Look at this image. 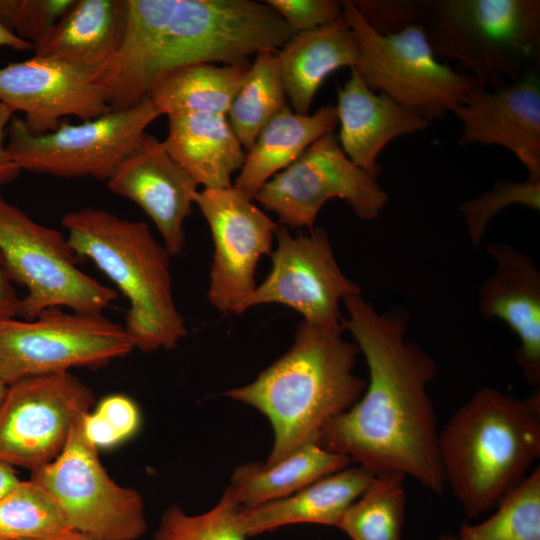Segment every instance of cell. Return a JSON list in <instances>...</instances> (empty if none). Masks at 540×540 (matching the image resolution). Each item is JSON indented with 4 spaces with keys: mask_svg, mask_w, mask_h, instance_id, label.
I'll use <instances>...</instances> for the list:
<instances>
[{
    "mask_svg": "<svg viewBox=\"0 0 540 540\" xmlns=\"http://www.w3.org/2000/svg\"><path fill=\"white\" fill-rule=\"evenodd\" d=\"M348 330L365 358L369 379L357 402L332 419L316 444L344 454L374 475L399 474L441 495L436 413L428 386L434 359L406 338L403 309L377 311L361 294L346 297Z\"/></svg>",
    "mask_w": 540,
    "mask_h": 540,
    "instance_id": "6da1fadb",
    "label": "cell"
},
{
    "mask_svg": "<svg viewBox=\"0 0 540 540\" xmlns=\"http://www.w3.org/2000/svg\"><path fill=\"white\" fill-rule=\"evenodd\" d=\"M119 50L97 74L111 111L132 108L170 73L199 63H249L296 33L266 2L126 0Z\"/></svg>",
    "mask_w": 540,
    "mask_h": 540,
    "instance_id": "7a4b0ae2",
    "label": "cell"
},
{
    "mask_svg": "<svg viewBox=\"0 0 540 540\" xmlns=\"http://www.w3.org/2000/svg\"><path fill=\"white\" fill-rule=\"evenodd\" d=\"M344 331L300 321L284 355L253 382L224 393L269 419L275 440L265 463L315 443L321 430L363 394L366 380L354 373L359 350Z\"/></svg>",
    "mask_w": 540,
    "mask_h": 540,
    "instance_id": "3957f363",
    "label": "cell"
},
{
    "mask_svg": "<svg viewBox=\"0 0 540 540\" xmlns=\"http://www.w3.org/2000/svg\"><path fill=\"white\" fill-rule=\"evenodd\" d=\"M445 486L471 518L495 508L540 456V393L481 387L439 430Z\"/></svg>",
    "mask_w": 540,
    "mask_h": 540,
    "instance_id": "277c9868",
    "label": "cell"
},
{
    "mask_svg": "<svg viewBox=\"0 0 540 540\" xmlns=\"http://www.w3.org/2000/svg\"><path fill=\"white\" fill-rule=\"evenodd\" d=\"M61 224L76 255L91 260L128 300L123 326L133 347L173 349L187 330L173 297L171 255L148 225L91 207L67 212Z\"/></svg>",
    "mask_w": 540,
    "mask_h": 540,
    "instance_id": "5b68a950",
    "label": "cell"
},
{
    "mask_svg": "<svg viewBox=\"0 0 540 540\" xmlns=\"http://www.w3.org/2000/svg\"><path fill=\"white\" fill-rule=\"evenodd\" d=\"M424 29L436 55L494 88L528 71L540 43L539 0H431Z\"/></svg>",
    "mask_w": 540,
    "mask_h": 540,
    "instance_id": "8992f818",
    "label": "cell"
},
{
    "mask_svg": "<svg viewBox=\"0 0 540 540\" xmlns=\"http://www.w3.org/2000/svg\"><path fill=\"white\" fill-rule=\"evenodd\" d=\"M341 5L359 47V59L353 68L373 91L386 94L431 121L463 103L478 85L471 75L459 73L437 59L423 26L380 34L352 1H341Z\"/></svg>",
    "mask_w": 540,
    "mask_h": 540,
    "instance_id": "52a82bcc",
    "label": "cell"
},
{
    "mask_svg": "<svg viewBox=\"0 0 540 540\" xmlns=\"http://www.w3.org/2000/svg\"><path fill=\"white\" fill-rule=\"evenodd\" d=\"M0 253L12 280L26 289L20 317L34 319L52 307L102 314L117 292L77 266L67 237L39 224L0 192Z\"/></svg>",
    "mask_w": 540,
    "mask_h": 540,
    "instance_id": "ba28073f",
    "label": "cell"
},
{
    "mask_svg": "<svg viewBox=\"0 0 540 540\" xmlns=\"http://www.w3.org/2000/svg\"><path fill=\"white\" fill-rule=\"evenodd\" d=\"M83 416L60 455L32 471L30 480L50 496L72 532L87 540H137L146 529L143 499L107 473L83 433Z\"/></svg>",
    "mask_w": 540,
    "mask_h": 540,
    "instance_id": "9c48e42d",
    "label": "cell"
},
{
    "mask_svg": "<svg viewBox=\"0 0 540 540\" xmlns=\"http://www.w3.org/2000/svg\"><path fill=\"white\" fill-rule=\"evenodd\" d=\"M0 319V380L99 367L134 349L123 325L102 314L52 307L34 319Z\"/></svg>",
    "mask_w": 540,
    "mask_h": 540,
    "instance_id": "30bf717a",
    "label": "cell"
},
{
    "mask_svg": "<svg viewBox=\"0 0 540 540\" xmlns=\"http://www.w3.org/2000/svg\"><path fill=\"white\" fill-rule=\"evenodd\" d=\"M161 114L149 98L78 124L60 123L50 132L30 133L22 118H12L6 148L21 170L62 178L107 181L146 128Z\"/></svg>",
    "mask_w": 540,
    "mask_h": 540,
    "instance_id": "8fae6325",
    "label": "cell"
},
{
    "mask_svg": "<svg viewBox=\"0 0 540 540\" xmlns=\"http://www.w3.org/2000/svg\"><path fill=\"white\" fill-rule=\"evenodd\" d=\"M333 198L345 200L367 221L377 218L388 201L377 179L345 155L331 132L273 175L253 200L275 213L281 226L311 230L322 206Z\"/></svg>",
    "mask_w": 540,
    "mask_h": 540,
    "instance_id": "7c38bea8",
    "label": "cell"
},
{
    "mask_svg": "<svg viewBox=\"0 0 540 540\" xmlns=\"http://www.w3.org/2000/svg\"><path fill=\"white\" fill-rule=\"evenodd\" d=\"M94 403L91 388L70 372L7 385L0 405V461L31 472L51 463Z\"/></svg>",
    "mask_w": 540,
    "mask_h": 540,
    "instance_id": "4fadbf2b",
    "label": "cell"
},
{
    "mask_svg": "<svg viewBox=\"0 0 540 540\" xmlns=\"http://www.w3.org/2000/svg\"><path fill=\"white\" fill-rule=\"evenodd\" d=\"M275 238L271 270L242 304L240 313L259 304L279 303L296 310L308 323L343 327L340 301L361 294V288L342 273L326 230L316 227L294 237L279 225Z\"/></svg>",
    "mask_w": 540,
    "mask_h": 540,
    "instance_id": "5bb4252c",
    "label": "cell"
},
{
    "mask_svg": "<svg viewBox=\"0 0 540 540\" xmlns=\"http://www.w3.org/2000/svg\"><path fill=\"white\" fill-rule=\"evenodd\" d=\"M233 185L197 191L194 203L214 244L208 299L220 312L240 314L256 288L259 259L271 254L278 224Z\"/></svg>",
    "mask_w": 540,
    "mask_h": 540,
    "instance_id": "9a60e30c",
    "label": "cell"
},
{
    "mask_svg": "<svg viewBox=\"0 0 540 540\" xmlns=\"http://www.w3.org/2000/svg\"><path fill=\"white\" fill-rule=\"evenodd\" d=\"M0 102L23 112L34 135L55 130L67 116L85 121L111 111L95 77L36 55L0 67Z\"/></svg>",
    "mask_w": 540,
    "mask_h": 540,
    "instance_id": "2e32d148",
    "label": "cell"
},
{
    "mask_svg": "<svg viewBox=\"0 0 540 540\" xmlns=\"http://www.w3.org/2000/svg\"><path fill=\"white\" fill-rule=\"evenodd\" d=\"M461 123L460 145H498L540 180V82L532 71L494 88L479 84L451 111Z\"/></svg>",
    "mask_w": 540,
    "mask_h": 540,
    "instance_id": "e0dca14e",
    "label": "cell"
},
{
    "mask_svg": "<svg viewBox=\"0 0 540 540\" xmlns=\"http://www.w3.org/2000/svg\"><path fill=\"white\" fill-rule=\"evenodd\" d=\"M106 185L150 217L170 255L182 253L183 224L192 213L198 184L170 157L161 141L145 132Z\"/></svg>",
    "mask_w": 540,
    "mask_h": 540,
    "instance_id": "ac0fdd59",
    "label": "cell"
},
{
    "mask_svg": "<svg viewBox=\"0 0 540 540\" xmlns=\"http://www.w3.org/2000/svg\"><path fill=\"white\" fill-rule=\"evenodd\" d=\"M487 253L495 270L481 285L479 310L486 319L504 322L517 336L515 358L527 382L540 383V272L526 254L494 242Z\"/></svg>",
    "mask_w": 540,
    "mask_h": 540,
    "instance_id": "d6986e66",
    "label": "cell"
},
{
    "mask_svg": "<svg viewBox=\"0 0 540 540\" xmlns=\"http://www.w3.org/2000/svg\"><path fill=\"white\" fill-rule=\"evenodd\" d=\"M350 78L338 89L336 114L339 145L358 167L378 178V156L395 138L425 129L430 120L384 93L370 89L350 68Z\"/></svg>",
    "mask_w": 540,
    "mask_h": 540,
    "instance_id": "ffe728a7",
    "label": "cell"
},
{
    "mask_svg": "<svg viewBox=\"0 0 540 540\" xmlns=\"http://www.w3.org/2000/svg\"><path fill=\"white\" fill-rule=\"evenodd\" d=\"M126 0H73L33 44L34 55L65 63L96 78L122 43Z\"/></svg>",
    "mask_w": 540,
    "mask_h": 540,
    "instance_id": "44dd1931",
    "label": "cell"
},
{
    "mask_svg": "<svg viewBox=\"0 0 540 540\" xmlns=\"http://www.w3.org/2000/svg\"><path fill=\"white\" fill-rule=\"evenodd\" d=\"M374 476L360 465L346 467L287 497L254 507H237L234 521L245 537L295 523L337 526Z\"/></svg>",
    "mask_w": 540,
    "mask_h": 540,
    "instance_id": "7402d4cb",
    "label": "cell"
},
{
    "mask_svg": "<svg viewBox=\"0 0 540 540\" xmlns=\"http://www.w3.org/2000/svg\"><path fill=\"white\" fill-rule=\"evenodd\" d=\"M168 117L162 144L170 157L205 189L231 186L232 174L242 168L246 152L227 115L180 111Z\"/></svg>",
    "mask_w": 540,
    "mask_h": 540,
    "instance_id": "603a6c76",
    "label": "cell"
},
{
    "mask_svg": "<svg viewBox=\"0 0 540 540\" xmlns=\"http://www.w3.org/2000/svg\"><path fill=\"white\" fill-rule=\"evenodd\" d=\"M276 56L291 109L306 115L318 89L332 72L356 66L359 47L342 15L330 24L296 33Z\"/></svg>",
    "mask_w": 540,
    "mask_h": 540,
    "instance_id": "cb8c5ba5",
    "label": "cell"
},
{
    "mask_svg": "<svg viewBox=\"0 0 540 540\" xmlns=\"http://www.w3.org/2000/svg\"><path fill=\"white\" fill-rule=\"evenodd\" d=\"M337 123L333 105L322 106L306 115L295 113L287 105L260 131L246 152L233 186L253 199L264 183L288 167L316 140L333 132Z\"/></svg>",
    "mask_w": 540,
    "mask_h": 540,
    "instance_id": "d4e9b609",
    "label": "cell"
},
{
    "mask_svg": "<svg viewBox=\"0 0 540 540\" xmlns=\"http://www.w3.org/2000/svg\"><path fill=\"white\" fill-rule=\"evenodd\" d=\"M350 462L344 454L310 443L276 463L251 462L239 466L222 496L237 507H254L287 497L348 467Z\"/></svg>",
    "mask_w": 540,
    "mask_h": 540,
    "instance_id": "484cf974",
    "label": "cell"
},
{
    "mask_svg": "<svg viewBox=\"0 0 540 540\" xmlns=\"http://www.w3.org/2000/svg\"><path fill=\"white\" fill-rule=\"evenodd\" d=\"M249 66V63L186 66L160 80L148 98L161 115L180 111L227 115Z\"/></svg>",
    "mask_w": 540,
    "mask_h": 540,
    "instance_id": "4316f807",
    "label": "cell"
},
{
    "mask_svg": "<svg viewBox=\"0 0 540 540\" xmlns=\"http://www.w3.org/2000/svg\"><path fill=\"white\" fill-rule=\"evenodd\" d=\"M286 98L276 52L257 54L227 113L246 152L263 127L288 105Z\"/></svg>",
    "mask_w": 540,
    "mask_h": 540,
    "instance_id": "83f0119b",
    "label": "cell"
},
{
    "mask_svg": "<svg viewBox=\"0 0 540 540\" xmlns=\"http://www.w3.org/2000/svg\"><path fill=\"white\" fill-rule=\"evenodd\" d=\"M399 474L375 475L336 527L351 540H401L406 493Z\"/></svg>",
    "mask_w": 540,
    "mask_h": 540,
    "instance_id": "f1b7e54d",
    "label": "cell"
},
{
    "mask_svg": "<svg viewBox=\"0 0 540 540\" xmlns=\"http://www.w3.org/2000/svg\"><path fill=\"white\" fill-rule=\"evenodd\" d=\"M478 524L464 523L455 540H540V469L537 466Z\"/></svg>",
    "mask_w": 540,
    "mask_h": 540,
    "instance_id": "f546056e",
    "label": "cell"
},
{
    "mask_svg": "<svg viewBox=\"0 0 540 540\" xmlns=\"http://www.w3.org/2000/svg\"><path fill=\"white\" fill-rule=\"evenodd\" d=\"M74 533L50 496L32 480L0 498V540H29ZM77 534V533H76Z\"/></svg>",
    "mask_w": 540,
    "mask_h": 540,
    "instance_id": "4dcf8cb0",
    "label": "cell"
},
{
    "mask_svg": "<svg viewBox=\"0 0 540 540\" xmlns=\"http://www.w3.org/2000/svg\"><path fill=\"white\" fill-rule=\"evenodd\" d=\"M236 508L223 496L214 508L196 516L170 506L162 516L155 540H245L234 521Z\"/></svg>",
    "mask_w": 540,
    "mask_h": 540,
    "instance_id": "1f68e13d",
    "label": "cell"
},
{
    "mask_svg": "<svg viewBox=\"0 0 540 540\" xmlns=\"http://www.w3.org/2000/svg\"><path fill=\"white\" fill-rule=\"evenodd\" d=\"M519 204L540 210V180L498 181L492 190L461 203L458 210L467 225L469 238L477 245L490 220L502 209Z\"/></svg>",
    "mask_w": 540,
    "mask_h": 540,
    "instance_id": "d6a6232c",
    "label": "cell"
},
{
    "mask_svg": "<svg viewBox=\"0 0 540 540\" xmlns=\"http://www.w3.org/2000/svg\"><path fill=\"white\" fill-rule=\"evenodd\" d=\"M73 0H0V21L32 45L60 19Z\"/></svg>",
    "mask_w": 540,
    "mask_h": 540,
    "instance_id": "836d02e7",
    "label": "cell"
},
{
    "mask_svg": "<svg viewBox=\"0 0 540 540\" xmlns=\"http://www.w3.org/2000/svg\"><path fill=\"white\" fill-rule=\"evenodd\" d=\"M356 9L380 34L398 33L411 26L425 25L431 0H355Z\"/></svg>",
    "mask_w": 540,
    "mask_h": 540,
    "instance_id": "e575fe53",
    "label": "cell"
},
{
    "mask_svg": "<svg viewBox=\"0 0 540 540\" xmlns=\"http://www.w3.org/2000/svg\"><path fill=\"white\" fill-rule=\"evenodd\" d=\"M295 32L312 30L342 17L341 2L335 0L265 1Z\"/></svg>",
    "mask_w": 540,
    "mask_h": 540,
    "instance_id": "d590c367",
    "label": "cell"
},
{
    "mask_svg": "<svg viewBox=\"0 0 540 540\" xmlns=\"http://www.w3.org/2000/svg\"><path fill=\"white\" fill-rule=\"evenodd\" d=\"M94 411L113 428L122 441L130 438L140 426L138 406L122 394L104 397Z\"/></svg>",
    "mask_w": 540,
    "mask_h": 540,
    "instance_id": "8d00e7d4",
    "label": "cell"
},
{
    "mask_svg": "<svg viewBox=\"0 0 540 540\" xmlns=\"http://www.w3.org/2000/svg\"><path fill=\"white\" fill-rule=\"evenodd\" d=\"M82 429L87 440L97 449L113 447L122 442L113 428L95 411L83 416Z\"/></svg>",
    "mask_w": 540,
    "mask_h": 540,
    "instance_id": "74e56055",
    "label": "cell"
},
{
    "mask_svg": "<svg viewBox=\"0 0 540 540\" xmlns=\"http://www.w3.org/2000/svg\"><path fill=\"white\" fill-rule=\"evenodd\" d=\"M14 112L4 103L0 102V186L14 181L21 173V169L11 158L4 144L5 132Z\"/></svg>",
    "mask_w": 540,
    "mask_h": 540,
    "instance_id": "f35d334b",
    "label": "cell"
},
{
    "mask_svg": "<svg viewBox=\"0 0 540 540\" xmlns=\"http://www.w3.org/2000/svg\"><path fill=\"white\" fill-rule=\"evenodd\" d=\"M21 299L13 286L0 253V319L20 317Z\"/></svg>",
    "mask_w": 540,
    "mask_h": 540,
    "instance_id": "ab89813d",
    "label": "cell"
},
{
    "mask_svg": "<svg viewBox=\"0 0 540 540\" xmlns=\"http://www.w3.org/2000/svg\"><path fill=\"white\" fill-rule=\"evenodd\" d=\"M0 47H8L16 51H29L33 45L14 34L0 21Z\"/></svg>",
    "mask_w": 540,
    "mask_h": 540,
    "instance_id": "60d3db41",
    "label": "cell"
},
{
    "mask_svg": "<svg viewBox=\"0 0 540 540\" xmlns=\"http://www.w3.org/2000/svg\"><path fill=\"white\" fill-rule=\"evenodd\" d=\"M20 482L14 467L0 461V498L16 488Z\"/></svg>",
    "mask_w": 540,
    "mask_h": 540,
    "instance_id": "b9f144b4",
    "label": "cell"
},
{
    "mask_svg": "<svg viewBox=\"0 0 540 540\" xmlns=\"http://www.w3.org/2000/svg\"><path fill=\"white\" fill-rule=\"evenodd\" d=\"M29 540H87L83 536L71 533L63 536L50 537V538H40V539H29Z\"/></svg>",
    "mask_w": 540,
    "mask_h": 540,
    "instance_id": "7bdbcfd3",
    "label": "cell"
},
{
    "mask_svg": "<svg viewBox=\"0 0 540 540\" xmlns=\"http://www.w3.org/2000/svg\"><path fill=\"white\" fill-rule=\"evenodd\" d=\"M6 390H7V384H5L4 382L0 380V405L5 396Z\"/></svg>",
    "mask_w": 540,
    "mask_h": 540,
    "instance_id": "ee69618b",
    "label": "cell"
},
{
    "mask_svg": "<svg viewBox=\"0 0 540 540\" xmlns=\"http://www.w3.org/2000/svg\"><path fill=\"white\" fill-rule=\"evenodd\" d=\"M444 540H455L454 536L451 534H446L441 536Z\"/></svg>",
    "mask_w": 540,
    "mask_h": 540,
    "instance_id": "f6af8a7d",
    "label": "cell"
},
{
    "mask_svg": "<svg viewBox=\"0 0 540 540\" xmlns=\"http://www.w3.org/2000/svg\"><path fill=\"white\" fill-rule=\"evenodd\" d=\"M440 540H444L442 537H440Z\"/></svg>",
    "mask_w": 540,
    "mask_h": 540,
    "instance_id": "bcb514c9",
    "label": "cell"
}]
</instances>
